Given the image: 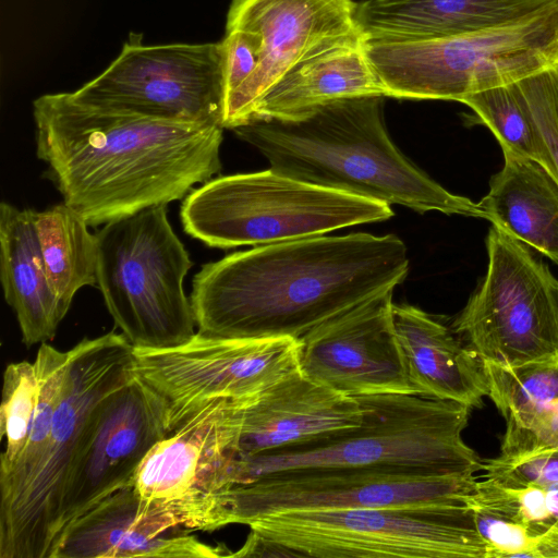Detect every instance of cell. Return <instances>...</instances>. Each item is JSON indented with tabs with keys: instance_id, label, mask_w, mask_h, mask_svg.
<instances>
[{
	"instance_id": "cell-1",
	"label": "cell",
	"mask_w": 558,
	"mask_h": 558,
	"mask_svg": "<svg viewBox=\"0 0 558 558\" xmlns=\"http://www.w3.org/2000/svg\"><path fill=\"white\" fill-rule=\"evenodd\" d=\"M36 154L89 227L184 199L221 169L223 128L94 106L73 93L33 104Z\"/></svg>"
},
{
	"instance_id": "cell-2",
	"label": "cell",
	"mask_w": 558,
	"mask_h": 558,
	"mask_svg": "<svg viewBox=\"0 0 558 558\" xmlns=\"http://www.w3.org/2000/svg\"><path fill=\"white\" fill-rule=\"evenodd\" d=\"M395 234L350 233L258 245L205 264L190 296L197 331L222 338L300 339L408 275Z\"/></svg>"
},
{
	"instance_id": "cell-3",
	"label": "cell",
	"mask_w": 558,
	"mask_h": 558,
	"mask_svg": "<svg viewBox=\"0 0 558 558\" xmlns=\"http://www.w3.org/2000/svg\"><path fill=\"white\" fill-rule=\"evenodd\" d=\"M232 131L282 175L418 213L484 218L477 203L447 191L393 144L383 96L335 100L294 119H253Z\"/></svg>"
},
{
	"instance_id": "cell-4",
	"label": "cell",
	"mask_w": 558,
	"mask_h": 558,
	"mask_svg": "<svg viewBox=\"0 0 558 558\" xmlns=\"http://www.w3.org/2000/svg\"><path fill=\"white\" fill-rule=\"evenodd\" d=\"M355 398L364 411L361 425L319 440L236 457L235 485L275 471L307 468H397L438 474L483 470V460L462 438L472 408L412 393Z\"/></svg>"
},
{
	"instance_id": "cell-5",
	"label": "cell",
	"mask_w": 558,
	"mask_h": 558,
	"mask_svg": "<svg viewBox=\"0 0 558 558\" xmlns=\"http://www.w3.org/2000/svg\"><path fill=\"white\" fill-rule=\"evenodd\" d=\"M386 97L461 101L558 65V0L504 25L429 39L365 38Z\"/></svg>"
},
{
	"instance_id": "cell-6",
	"label": "cell",
	"mask_w": 558,
	"mask_h": 558,
	"mask_svg": "<svg viewBox=\"0 0 558 558\" xmlns=\"http://www.w3.org/2000/svg\"><path fill=\"white\" fill-rule=\"evenodd\" d=\"M393 216L390 205L292 179L271 169L213 178L180 208L184 231L207 246L267 245Z\"/></svg>"
},
{
	"instance_id": "cell-7",
	"label": "cell",
	"mask_w": 558,
	"mask_h": 558,
	"mask_svg": "<svg viewBox=\"0 0 558 558\" xmlns=\"http://www.w3.org/2000/svg\"><path fill=\"white\" fill-rule=\"evenodd\" d=\"M44 457L23 490L0 508V558H52L72 464L102 402L135 374L133 345L114 331L74 345Z\"/></svg>"
},
{
	"instance_id": "cell-8",
	"label": "cell",
	"mask_w": 558,
	"mask_h": 558,
	"mask_svg": "<svg viewBox=\"0 0 558 558\" xmlns=\"http://www.w3.org/2000/svg\"><path fill=\"white\" fill-rule=\"evenodd\" d=\"M95 234L97 287L129 342L165 349L189 341L196 322L183 282L193 262L167 205L110 221Z\"/></svg>"
},
{
	"instance_id": "cell-9",
	"label": "cell",
	"mask_w": 558,
	"mask_h": 558,
	"mask_svg": "<svg viewBox=\"0 0 558 558\" xmlns=\"http://www.w3.org/2000/svg\"><path fill=\"white\" fill-rule=\"evenodd\" d=\"M246 525L284 557L488 558L466 505L292 510Z\"/></svg>"
},
{
	"instance_id": "cell-10",
	"label": "cell",
	"mask_w": 558,
	"mask_h": 558,
	"mask_svg": "<svg viewBox=\"0 0 558 558\" xmlns=\"http://www.w3.org/2000/svg\"><path fill=\"white\" fill-rule=\"evenodd\" d=\"M248 399L211 401L158 440L132 481L140 498L190 531L231 524L229 495Z\"/></svg>"
},
{
	"instance_id": "cell-11",
	"label": "cell",
	"mask_w": 558,
	"mask_h": 558,
	"mask_svg": "<svg viewBox=\"0 0 558 558\" xmlns=\"http://www.w3.org/2000/svg\"><path fill=\"white\" fill-rule=\"evenodd\" d=\"M486 276L452 324L481 360L515 365L558 353V280L526 246L493 226Z\"/></svg>"
},
{
	"instance_id": "cell-12",
	"label": "cell",
	"mask_w": 558,
	"mask_h": 558,
	"mask_svg": "<svg viewBox=\"0 0 558 558\" xmlns=\"http://www.w3.org/2000/svg\"><path fill=\"white\" fill-rule=\"evenodd\" d=\"M474 473L397 468H307L270 472L233 486L231 524L292 510L465 505Z\"/></svg>"
},
{
	"instance_id": "cell-13",
	"label": "cell",
	"mask_w": 558,
	"mask_h": 558,
	"mask_svg": "<svg viewBox=\"0 0 558 558\" xmlns=\"http://www.w3.org/2000/svg\"><path fill=\"white\" fill-rule=\"evenodd\" d=\"M72 93L94 106L223 128L222 45H144L132 34L104 72Z\"/></svg>"
},
{
	"instance_id": "cell-14",
	"label": "cell",
	"mask_w": 558,
	"mask_h": 558,
	"mask_svg": "<svg viewBox=\"0 0 558 558\" xmlns=\"http://www.w3.org/2000/svg\"><path fill=\"white\" fill-rule=\"evenodd\" d=\"M300 347V339L290 337L222 338L196 331L171 348L133 347V369L169 402L172 432L211 401L258 396L299 372Z\"/></svg>"
},
{
	"instance_id": "cell-15",
	"label": "cell",
	"mask_w": 558,
	"mask_h": 558,
	"mask_svg": "<svg viewBox=\"0 0 558 558\" xmlns=\"http://www.w3.org/2000/svg\"><path fill=\"white\" fill-rule=\"evenodd\" d=\"M169 411V402L136 374L102 402L70 470L57 545L74 520L132 485L144 457L171 432Z\"/></svg>"
},
{
	"instance_id": "cell-16",
	"label": "cell",
	"mask_w": 558,
	"mask_h": 558,
	"mask_svg": "<svg viewBox=\"0 0 558 558\" xmlns=\"http://www.w3.org/2000/svg\"><path fill=\"white\" fill-rule=\"evenodd\" d=\"M353 0H232L226 29L251 35L259 61L225 102L223 129L248 122L263 96L295 64L340 39L362 33Z\"/></svg>"
},
{
	"instance_id": "cell-17",
	"label": "cell",
	"mask_w": 558,
	"mask_h": 558,
	"mask_svg": "<svg viewBox=\"0 0 558 558\" xmlns=\"http://www.w3.org/2000/svg\"><path fill=\"white\" fill-rule=\"evenodd\" d=\"M392 291L355 305L300 338V372L351 397L415 395L393 325Z\"/></svg>"
},
{
	"instance_id": "cell-18",
	"label": "cell",
	"mask_w": 558,
	"mask_h": 558,
	"mask_svg": "<svg viewBox=\"0 0 558 558\" xmlns=\"http://www.w3.org/2000/svg\"><path fill=\"white\" fill-rule=\"evenodd\" d=\"M131 486L105 498L63 532L52 558H217L222 546L199 541Z\"/></svg>"
},
{
	"instance_id": "cell-19",
	"label": "cell",
	"mask_w": 558,
	"mask_h": 558,
	"mask_svg": "<svg viewBox=\"0 0 558 558\" xmlns=\"http://www.w3.org/2000/svg\"><path fill=\"white\" fill-rule=\"evenodd\" d=\"M363 408L300 371L247 400L238 457L255 456L326 438L363 422Z\"/></svg>"
},
{
	"instance_id": "cell-20",
	"label": "cell",
	"mask_w": 558,
	"mask_h": 558,
	"mask_svg": "<svg viewBox=\"0 0 558 558\" xmlns=\"http://www.w3.org/2000/svg\"><path fill=\"white\" fill-rule=\"evenodd\" d=\"M393 325L415 395L483 407L487 380L478 356L432 315L393 304Z\"/></svg>"
},
{
	"instance_id": "cell-21",
	"label": "cell",
	"mask_w": 558,
	"mask_h": 558,
	"mask_svg": "<svg viewBox=\"0 0 558 558\" xmlns=\"http://www.w3.org/2000/svg\"><path fill=\"white\" fill-rule=\"evenodd\" d=\"M363 96L386 97V92L366 56L365 37L357 33L295 64L263 96L251 120L294 119L328 102Z\"/></svg>"
},
{
	"instance_id": "cell-22",
	"label": "cell",
	"mask_w": 558,
	"mask_h": 558,
	"mask_svg": "<svg viewBox=\"0 0 558 558\" xmlns=\"http://www.w3.org/2000/svg\"><path fill=\"white\" fill-rule=\"evenodd\" d=\"M553 0H365L355 19L365 38L429 39L507 24Z\"/></svg>"
},
{
	"instance_id": "cell-23",
	"label": "cell",
	"mask_w": 558,
	"mask_h": 558,
	"mask_svg": "<svg viewBox=\"0 0 558 558\" xmlns=\"http://www.w3.org/2000/svg\"><path fill=\"white\" fill-rule=\"evenodd\" d=\"M0 279L25 345L52 339L65 314L47 280L32 209L0 204Z\"/></svg>"
},
{
	"instance_id": "cell-24",
	"label": "cell",
	"mask_w": 558,
	"mask_h": 558,
	"mask_svg": "<svg viewBox=\"0 0 558 558\" xmlns=\"http://www.w3.org/2000/svg\"><path fill=\"white\" fill-rule=\"evenodd\" d=\"M504 158L477 203L484 218L558 265V181L531 159L511 153Z\"/></svg>"
},
{
	"instance_id": "cell-25",
	"label": "cell",
	"mask_w": 558,
	"mask_h": 558,
	"mask_svg": "<svg viewBox=\"0 0 558 558\" xmlns=\"http://www.w3.org/2000/svg\"><path fill=\"white\" fill-rule=\"evenodd\" d=\"M33 220L49 287L66 315L81 288L97 287L96 234L64 203L43 211L33 210Z\"/></svg>"
},
{
	"instance_id": "cell-26",
	"label": "cell",
	"mask_w": 558,
	"mask_h": 558,
	"mask_svg": "<svg viewBox=\"0 0 558 558\" xmlns=\"http://www.w3.org/2000/svg\"><path fill=\"white\" fill-rule=\"evenodd\" d=\"M71 361V351H60L40 343L34 362L37 380V404L26 447L14 465L0 473V508L9 505L27 485L46 451Z\"/></svg>"
},
{
	"instance_id": "cell-27",
	"label": "cell",
	"mask_w": 558,
	"mask_h": 558,
	"mask_svg": "<svg viewBox=\"0 0 558 558\" xmlns=\"http://www.w3.org/2000/svg\"><path fill=\"white\" fill-rule=\"evenodd\" d=\"M460 102L490 129L504 153L531 159L551 174L547 147L518 82L471 94Z\"/></svg>"
},
{
	"instance_id": "cell-28",
	"label": "cell",
	"mask_w": 558,
	"mask_h": 558,
	"mask_svg": "<svg viewBox=\"0 0 558 558\" xmlns=\"http://www.w3.org/2000/svg\"><path fill=\"white\" fill-rule=\"evenodd\" d=\"M469 509H483L526 527L545 541V558H550L551 532L558 530V483L508 486L485 477L465 498Z\"/></svg>"
},
{
	"instance_id": "cell-29",
	"label": "cell",
	"mask_w": 558,
	"mask_h": 558,
	"mask_svg": "<svg viewBox=\"0 0 558 558\" xmlns=\"http://www.w3.org/2000/svg\"><path fill=\"white\" fill-rule=\"evenodd\" d=\"M482 365L487 397L505 421L558 400V353L515 365Z\"/></svg>"
},
{
	"instance_id": "cell-30",
	"label": "cell",
	"mask_w": 558,
	"mask_h": 558,
	"mask_svg": "<svg viewBox=\"0 0 558 558\" xmlns=\"http://www.w3.org/2000/svg\"><path fill=\"white\" fill-rule=\"evenodd\" d=\"M38 380L34 363L8 364L3 374L0 408V437L5 448L0 456V473L9 471L24 451L37 404Z\"/></svg>"
},
{
	"instance_id": "cell-31",
	"label": "cell",
	"mask_w": 558,
	"mask_h": 558,
	"mask_svg": "<svg viewBox=\"0 0 558 558\" xmlns=\"http://www.w3.org/2000/svg\"><path fill=\"white\" fill-rule=\"evenodd\" d=\"M499 456L493 464H511L530 457L558 452V400L506 421Z\"/></svg>"
},
{
	"instance_id": "cell-32",
	"label": "cell",
	"mask_w": 558,
	"mask_h": 558,
	"mask_svg": "<svg viewBox=\"0 0 558 558\" xmlns=\"http://www.w3.org/2000/svg\"><path fill=\"white\" fill-rule=\"evenodd\" d=\"M477 533L488 549V558H545V541L526 527L493 512L472 508Z\"/></svg>"
},
{
	"instance_id": "cell-33",
	"label": "cell",
	"mask_w": 558,
	"mask_h": 558,
	"mask_svg": "<svg viewBox=\"0 0 558 558\" xmlns=\"http://www.w3.org/2000/svg\"><path fill=\"white\" fill-rule=\"evenodd\" d=\"M547 147L558 181V65L518 82Z\"/></svg>"
},
{
	"instance_id": "cell-34",
	"label": "cell",
	"mask_w": 558,
	"mask_h": 558,
	"mask_svg": "<svg viewBox=\"0 0 558 558\" xmlns=\"http://www.w3.org/2000/svg\"><path fill=\"white\" fill-rule=\"evenodd\" d=\"M221 45L226 102L255 72L259 54L255 39L239 29H226Z\"/></svg>"
},
{
	"instance_id": "cell-35",
	"label": "cell",
	"mask_w": 558,
	"mask_h": 558,
	"mask_svg": "<svg viewBox=\"0 0 558 558\" xmlns=\"http://www.w3.org/2000/svg\"><path fill=\"white\" fill-rule=\"evenodd\" d=\"M486 477L508 486L558 483V452L542 453L511 464L483 461Z\"/></svg>"
}]
</instances>
